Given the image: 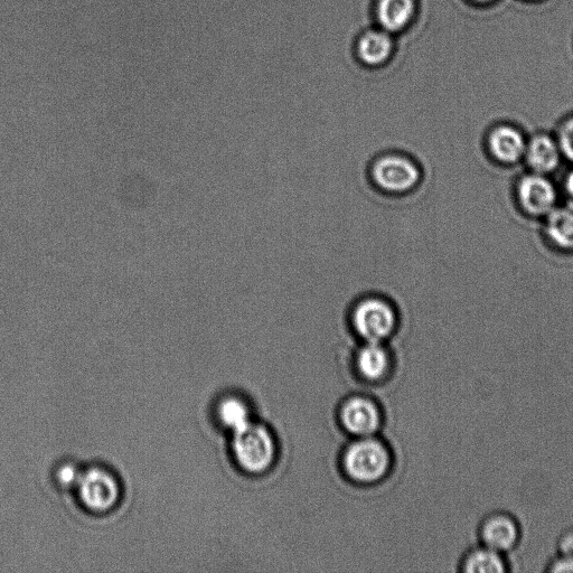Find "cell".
Here are the masks:
<instances>
[{"mask_svg":"<svg viewBox=\"0 0 573 573\" xmlns=\"http://www.w3.org/2000/svg\"><path fill=\"white\" fill-rule=\"evenodd\" d=\"M232 453L242 471L260 475L268 472L275 463L276 439L265 425L250 421L233 432Z\"/></svg>","mask_w":573,"mask_h":573,"instance_id":"1","label":"cell"},{"mask_svg":"<svg viewBox=\"0 0 573 573\" xmlns=\"http://www.w3.org/2000/svg\"><path fill=\"white\" fill-rule=\"evenodd\" d=\"M392 457L381 440L362 437L345 449L343 466L347 477L353 482L370 485L378 483L390 472Z\"/></svg>","mask_w":573,"mask_h":573,"instance_id":"2","label":"cell"},{"mask_svg":"<svg viewBox=\"0 0 573 573\" xmlns=\"http://www.w3.org/2000/svg\"><path fill=\"white\" fill-rule=\"evenodd\" d=\"M351 324L356 335L364 342L388 340L398 327L396 307L380 296H366L358 300L352 308Z\"/></svg>","mask_w":573,"mask_h":573,"instance_id":"3","label":"cell"},{"mask_svg":"<svg viewBox=\"0 0 573 573\" xmlns=\"http://www.w3.org/2000/svg\"><path fill=\"white\" fill-rule=\"evenodd\" d=\"M371 181L384 194L403 196L415 191L422 180L416 161L407 155L389 153L379 156L370 168Z\"/></svg>","mask_w":573,"mask_h":573,"instance_id":"4","label":"cell"},{"mask_svg":"<svg viewBox=\"0 0 573 573\" xmlns=\"http://www.w3.org/2000/svg\"><path fill=\"white\" fill-rule=\"evenodd\" d=\"M75 487L82 505L95 513H107L115 509L121 496L117 478L99 467L82 472Z\"/></svg>","mask_w":573,"mask_h":573,"instance_id":"5","label":"cell"},{"mask_svg":"<svg viewBox=\"0 0 573 573\" xmlns=\"http://www.w3.org/2000/svg\"><path fill=\"white\" fill-rule=\"evenodd\" d=\"M522 537L520 522L512 513L506 511L487 513L477 528L479 544L503 554L518 549Z\"/></svg>","mask_w":573,"mask_h":573,"instance_id":"6","label":"cell"},{"mask_svg":"<svg viewBox=\"0 0 573 573\" xmlns=\"http://www.w3.org/2000/svg\"><path fill=\"white\" fill-rule=\"evenodd\" d=\"M343 428L358 438L371 437L382 425V412L369 398L356 396L347 399L340 410Z\"/></svg>","mask_w":573,"mask_h":573,"instance_id":"7","label":"cell"},{"mask_svg":"<svg viewBox=\"0 0 573 573\" xmlns=\"http://www.w3.org/2000/svg\"><path fill=\"white\" fill-rule=\"evenodd\" d=\"M516 195L525 213L533 216H547L557 206L556 187L546 175L532 173L521 178Z\"/></svg>","mask_w":573,"mask_h":573,"instance_id":"8","label":"cell"},{"mask_svg":"<svg viewBox=\"0 0 573 573\" xmlns=\"http://www.w3.org/2000/svg\"><path fill=\"white\" fill-rule=\"evenodd\" d=\"M526 140L521 131L511 126H499L488 136V149L497 162L506 165L519 163L524 158Z\"/></svg>","mask_w":573,"mask_h":573,"instance_id":"9","label":"cell"},{"mask_svg":"<svg viewBox=\"0 0 573 573\" xmlns=\"http://www.w3.org/2000/svg\"><path fill=\"white\" fill-rule=\"evenodd\" d=\"M562 157L557 140L547 135L535 136L526 144L524 158L533 173L547 175L556 171Z\"/></svg>","mask_w":573,"mask_h":573,"instance_id":"10","label":"cell"},{"mask_svg":"<svg viewBox=\"0 0 573 573\" xmlns=\"http://www.w3.org/2000/svg\"><path fill=\"white\" fill-rule=\"evenodd\" d=\"M355 364L361 377L377 382L389 374L391 354L381 342H365L356 353Z\"/></svg>","mask_w":573,"mask_h":573,"instance_id":"11","label":"cell"},{"mask_svg":"<svg viewBox=\"0 0 573 573\" xmlns=\"http://www.w3.org/2000/svg\"><path fill=\"white\" fill-rule=\"evenodd\" d=\"M459 571L465 573H505L510 571L506 554L478 544L467 550L459 561Z\"/></svg>","mask_w":573,"mask_h":573,"instance_id":"12","label":"cell"},{"mask_svg":"<svg viewBox=\"0 0 573 573\" xmlns=\"http://www.w3.org/2000/svg\"><path fill=\"white\" fill-rule=\"evenodd\" d=\"M546 218L547 237L554 246L562 250H573V201L556 206Z\"/></svg>","mask_w":573,"mask_h":573,"instance_id":"13","label":"cell"},{"mask_svg":"<svg viewBox=\"0 0 573 573\" xmlns=\"http://www.w3.org/2000/svg\"><path fill=\"white\" fill-rule=\"evenodd\" d=\"M415 12V0H379L377 6L378 21L390 34L403 30Z\"/></svg>","mask_w":573,"mask_h":573,"instance_id":"14","label":"cell"},{"mask_svg":"<svg viewBox=\"0 0 573 573\" xmlns=\"http://www.w3.org/2000/svg\"><path fill=\"white\" fill-rule=\"evenodd\" d=\"M393 42L387 31H369L362 35L358 44L359 58L375 67L387 61L392 53Z\"/></svg>","mask_w":573,"mask_h":573,"instance_id":"15","label":"cell"},{"mask_svg":"<svg viewBox=\"0 0 573 573\" xmlns=\"http://www.w3.org/2000/svg\"><path fill=\"white\" fill-rule=\"evenodd\" d=\"M216 412L221 425L231 430L232 434L252 421L248 403L238 397L222 399Z\"/></svg>","mask_w":573,"mask_h":573,"instance_id":"16","label":"cell"},{"mask_svg":"<svg viewBox=\"0 0 573 573\" xmlns=\"http://www.w3.org/2000/svg\"><path fill=\"white\" fill-rule=\"evenodd\" d=\"M557 142L562 156L573 163V117L561 126Z\"/></svg>","mask_w":573,"mask_h":573,"instance_id":"17","label":"cell"},{"mask_svg":"<svg viewBox=\"0 0 573 573\" xmlns=\"http://www.w3.org/2000/svg\"><path fill=\"white\" fill-rule=\"evenodd\" d=\"M81 471L74 465H63L58 471V482L64 487H75L79 482Z\"/></svg>","mask_w":573,"mask_h":573,"instance_id":"18","label":"cell"},{"mask_svg":"<svg viewBox=\"0 0 573 573\" xmlns=\"http://www.w3.org/2000/svg\"><path fill=\"white\" fill-rule=\"evenodd\" d=\"M544 571L550 573H573V558L557 554L548 563Z\"/></svg>","mask_w":573,"mask_h":573,"instance_id":"19","label":"cell"},{"mask_svg":"<svg viewBox=\"0 0 573 573\" xmlns=\"http://www.w3.org/2000/svg\"><path fill=\"white\" fill-rule=\"evenodd\" d=\"M557 554L573 558V528L563 531L557 540Z\"/></svg>","mask_w":573,"mask_h":573,"instance_id":"20","label":"cell"},{"mask_svg":"<svg viewBox=\"0 0 573 573\" xmlns=\"http://www.w3.org/2000/svg\"><path fill=\"white\" fill-rule=\"evenodd\" d=\"M563 186H565L567 195L570 197L571 201H573V171L566 176Z\"/></svg>","mask_w":573,"mask_h":573,"instance_id":"21","label":"cell"},{"mask_svg":"<svg viewBox=\"0 0 573 573\" xmlns=\"http://www.w3.org/2000/svg\"><path fill=\"white\" fill-rule=\"evenodd\" d=\"M474 2H477V3H488V2H491V0H474Z\"/></svg>","mask_w":573,"mask_h":573,"instance_id":"22","label":"cell"}]
</instances>
